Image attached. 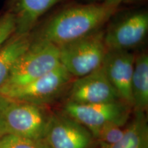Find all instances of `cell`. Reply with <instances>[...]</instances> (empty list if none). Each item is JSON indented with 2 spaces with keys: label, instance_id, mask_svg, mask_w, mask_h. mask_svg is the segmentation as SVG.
<instances>
[{
  "label": "cell",
  "instance_id": "obj_1",
  "mask_svg": "<svg viewBox=\"0 0 148 148\" xmlns=\"http://www.w3.org/2000/svg\"><path fill=\"white\" fill-rule=\"evenodd\" d=\"M118 8L92 3L64 9L49 18L33 38L60 46L99 30Z\"/></svg>",
  "mask_w": 148,
  "mask_h": 148
},
{
  "label": "cell",
  "instance_id": "obj_2",
  "mask_svg": "<svg viewBox=\"0 0 148 148\" xmlns=\"http://www.w3.org/2000/svg\"><path fill=\"white\" fill-rule=\"evenodd\" d=\"M49 116L42 106L0 93V136L12 134L42 140Z\"/></svg>",
  "mask_w": 148,
  "mask_h": 148
},
{
  "label": "cell",
  "instance_id": "obj_3",
  "mask_svg": "<svg viewBox=\"0 0 148 148\" xmlns=\"http://www.w3.org/2000/svg\"><path fill=\"white\" fill-rule=\"evenodd\" d=\"M60 64L58 46L48 40L33 38L0 87V91L27 84Z\"/></svg>",
  "mask_w": 148,
  "mask_h": 148
},
{
  "label": "cell",
  "instance_id": "obj_4",
  "mask_svg": "<svg viewBox=\"0 0 148 148\" xmlns=\"http://www.w3.org/2000/svg\"><path fill=\"white\" fill-rule=\"evenodd\" d=\"M58 47L60 64L72 76L76 77L100 68L108 52L104 32L101 29Z\"/></svg>",
  "mask_w": 148,
  "mask_h": 148
},
{
  "label": "cell",
  "instance_id": "obj_5",
  "mask_svg": "<svg viewBox=\"0 0 148 148\" xmlns=\"http://www.w3.org/2000/svg\"><path fill=\"white\" fill-rule=\"evenodd\" d=\"M131 108L122 100L88 104L67 101L64 112L87 128L92 135L106 125L125 126L130 115Z\"/></svg>",
  "mask_w": 148,
  "mask_h": 148
},
{
  "label": "cell",
  "instance_id": "obj_6",
  "mask_svg": "<svg viewBox=\"0 0 148 148\" xmlns=\"http://www.w3.org/2000/svg\"><path fill=\"white\" fill-rule=\"evenodd\" d=\"M73 76L62 64L27 84L0 91L12 99L43 106L58 97L69 86Z\"/></svg>",
  "mask_w": 148,
  "mask_h": 148
},
{
  "label": "cell",
  "instance_id": "obj_7",
  "mask_svg": "<svg viewBox=\"0 0 148 148\" xmlns=\"http://www.w3.org/2000/svg\"><path fill=\"white\" fill-rule=\"evenodd\" d=\"M90 131L66 114L49 116L42 141L47 148H89Z\"/></svg>",
  "mask_w": 148,
  "mask_h": 148
},
{
  "label": "cell",
  "instance_id": "obj_8",
  "mask_svg": "<svg viewBox=\"0 0 148 148\" xmlns=\"http://www.w3.org/2000/svg\"><path fill=\"white\" fill-rule=\"evenodd\" d=\"M147 31V12H134L114 23L104 32L105 45L108 51H129L143 41Z\"/></svg>",
  "mask_w": 148,
  "mask_h": 148
},
{
  "label": "cell",
  "instance_id": "obj_9",
  "mask_svg": "<svg viewBox=\"0 0 148 148\" xmlns=\"http://www.w3.org/2000/svg\"><path fill=\"white\" fill-rule=\"evenodd\" d=\"M121 100L102 67L72 83L67 101L75 103H98Z\"/></svg>",
  "mask_w": 148,
  "mask_h": 148
},
{
  "label": "cell",
  "instance_id": "obj_10",
  "mask_svg": "<svg viewBox=\"0 0 148 148\" xmlns=\"http://www.w3.org/2000/svg\"><path fill=\"white\" fill-rule=\"evenodd\" d=\"M134 55L129 51H108L101 67L120 99L132 108L131 83Z\"/></svg>",
  "mask_w": 148,
  "mask_h": 148
},
{
  "label": "cell",
  "instance_id": "obj_11",
  "mask_svg": "<svg viewBox=\"0 0 148 148\" xmlns=\"http://www.w3.org/2000/svg\"><path fill=\"white\" fill-rule=\"evenodd\" d=\"M62 0H12L11 11L18 34H29L41 16Z\"/></svg>",
  "mask_w": 148,
  "mask_h": 148
},
{
  "label": "cell",
  "instance_id": "obj_12",
  "mask_svg": "<svg viewBox=\"0 0 148 148\" xmlns=\"http://www.w3.org/2000/svg\"><path fill=\"white\" fill-rule=\"evenodd\" d=\"M32 39L30 33H14L0 48V87L6 80L19 57L28 48Z\"/></svg>",
  "mask_w": 148,
  "mask_h": 148
},
{
  "label": "cell",
  "instance_id": "obj_13",
  "mask_svg": "<svg viewBox=\"0 0 148 148\" xmlns=\"http://www.w3.org/2000/svg\"><path fill=\"white\" fill-rule=\"evenodd\" d=\"M132 108L145 112L148 107V56L143 53L135 56L131 83Z\"/></svg>",
  "mask_w": 148,
  "mask_h": 148
},
{
  "label": "cell",
  "instance_id": "obj_14",
  "mask_svg": "<svg viewBox=\"0 0 148 148\" xmlns=\"http://www.w3.org/2000/svg\"><path fill=\"white\" fill-rule=\"evenodd\" d=\"M102 148H148V125L144 112L135 111L134 116L125 127V134L119 142Z\"/></svg>",
  "mask_w": 148,
  "mask_h": 148
},
{
  "label": "cell",
  "instance_id": "obj_15",
  "mask_svg": "<svg viewBox=\"0 0 148 148\" xmlns=\"http://www.w3.org/2000/svg\"><path fill=\"white\" fill-rule=\"evenodd\" d=\"M125 134V127L115 124L103 126L92 135L99 142L100 148L114 145L123 138Z\"/></svg>",
  "mask_w": 148,
  "mask_h": 148
},
{
  "label": "cell",
  "instance_id": "obj_16",
  "mask_svg": "<svg viewBox=\"0 0 148 148\" xmlns=\"http://www.w3.org/2000/svg\"><path fill=\"white\" fill-rule=\"evenodd\" d=\"M0 148H47L43 141L12 134L0 136Z\"/></svg>",
  "mask_w": 148,
  "mask_h": 148
},
{
  "label": "cell",
  "instance_id": "obj_17",
  "mask_svg": "<svg viewBox=\"0 0 148 148\" xmlns=\"http://www.w3.org/2000/svg\"><path fill=\"white\" fill-rule=\"evenodd\" d=\"M15 23L12 14L8 12L0 19V48L14 33Z\"/></svg>",
  "mask_w": 148,
  "mask_h": 148
},
{
  "label": "cell",
  "instance_id": "obj_18",
  "mask_svg": "<svg viewBox=\"0 0 148 148\" xmlns=\"http://www.w3.org/2000/svg\"><path fill=\"white\" fill-rule=\"evenodd\" d=\"M126 1V0H105L103 3L105 4L110 5V6L115 7V8H118V6L121 4L122 2Z\"/></svg>",
  "mask_w": 148,
  "mask_h": 148
},
{
  "label": "cell",
  "instance_id": "obj_19",
  "mask_svg": "<svg viewBox=\"0 0 148 148\" xmlns=\"http://www.w3.org/2000/svg\"><path fill=\"white\" fill-rule=\"evenodd\" d=\"M88 1H90V2L92 3H100L102 1V2H103V1H105V0H88Z\"/></svg>",
  "mask_w": 148,
  "mask_h": 148
},
{
  "label": "cell",
  "instance_id": "obj_20",
  "mask_svg": "<svg viewBox=\"0 0 148 148\" xmlns=\"http://www.w3.org/2000/svg\"><path fill=\"white\" fill-rule=\"evenodd\" d=\"M126 1H136V0H126Z\"/></svg>",
  "mask_w": 148,
  "mask_h": 148
}]
</instances>
